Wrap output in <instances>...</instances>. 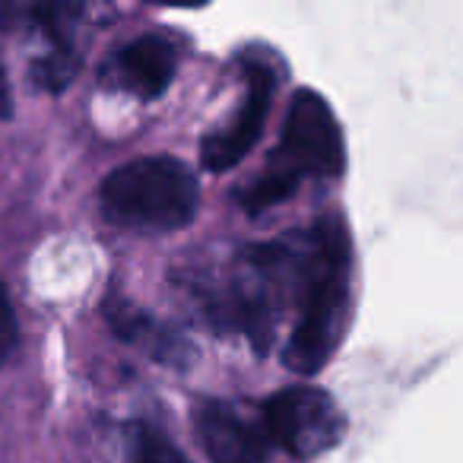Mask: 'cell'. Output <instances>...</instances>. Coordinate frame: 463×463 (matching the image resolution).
Segmentation results:
<instances>
[{"mask_svg":"<svg viewBox=\"0 0 463 463\" xmlns=\"http://www.w3.org/2000/svg\"><path fill=\"white\" fill-rule=\"evenodd\" d=\"M298 317L283 349V365L311 378L330 362L343 340L353 286V245L340 213H324L308 232V248L298 258Z\"/></svg>","mask_w":463,"mask_h":463,"instance_id":"1","label":"cell"},{"mask_svg":"<svg viewBox=\"0 0 463 463\" xmlns=\"http://www.w3.org/2000/svg\"><path fill=\"white\" fill-rule=\"evenodd\" d=\"M343 168H346V143L327 99L315 90H296L277 149L267 159L264 172L239 194V203L248 216H260L286 203L305 175L340 178Z\"/></svg>","mask_w":463,"mask_h":463,"instance_id":"2","label":"cell"},{"mask_svg":"<svg viewBox=\"0 0 463 463\" xmlns=\"http://www.w3.org/2000/svg\"><path fill=\"white\" fill-rule=\"evenodd\" d=\"M99 203L105 219L124 229L178 232L197 216L200 184L175 156H140L105 175Z\"/></svg>","mask_w":463,"mask_h":463,"instance_id":"3","label":"cell"},{"mask_svg":"<svg viewBox=\"0 0 463 463\" xmlns=\"http://www.w3.org/2000/svg\"><path fill=\"white\" fill-rule=\"evenodd\" d=\"M264 435L296 460L327 454L346 435V416L327 391L311 384H292L270 393L260 403Z\"/></svg>","mask_w":463,"mask_h":463,"instance_id":"4","label":"cell"},{"mask_svg":"<svg viewBox=\"0 0 463 463\" xmlns=\"http://www.w3.org/2000/svg\"><path fill=\"white\" fill-rule=\"evenodd\" d=\"M245 102L232 115L225 130L210 134L200 143V165L213 175H222L239 165L264 134L273 92H277V73L267 67L264 58L245 61Z\"/></svg>","mask_w":463,"mask_h":463,"instance_id":"5","label":"cell"},{"mask_svg":"<svg viewBox=\"0 0 463 463\" xmlns=\"http://www.w3.org/2000/svg\"><path fill=\"white\" fill-rule=\"evenodd\" d=\"M102 317L118 340L140 349L146 359L159 362V365L184 372V368H191L197 362V346L181 330H175L162 317L149 315L146 308L124 298L121 292H105Z\"/></svg>","mask_w":463,"mask_h":463,"instance_id":"6","label":"cell"},{"mask_svg":"<svg viewBox=\"0 0 463 463\" xmlns=\"http://www.w3.org/2000/svg\"><path fill=\"white\" fill-rule=\"evenodd\" d=\"M194 429L210 463H267L264 431L222 400H200L194 410Z\"/></svg>","mask_w":463,"mask_h":463,"instance_id":"7","label":"cell"},{"mask_svg":"<svg viewBox=\"0 0 463 463\" xmlns=\"http://www.w3.org/2000/svg\"><path fill=\"white\" fill-rule=\"evenodd\" d=\"M121 77L140 99H159L172 86L175 71H178V54L162 35H140L128 42L118 58Z\"/></svg>","mask_w":463,"mask_h":463,"instance_id":"8","label":"cell"},{"mask_svg":"<svg viewBox=\"0 0 463 463\" xmlns=\"http://www.w3.org/2000/svg\"><path fill=\"white\" fill-rule=\"evenodd\" d=\"M128 463H191V457L165 438L159 429L153 425H137L130 431V444H128Z\"/></svg>","mask_w":463,"mask_h":463,"instance_id":"9","label":"cell"},{"mask_svg":"<svg viewBox=\"0 0 463 463\" xmlns=\"http://www.w3.org/2000/svg\"><path fill=\"white\" fill-rule=\"evenodd\" d=\"M16 346H20V324H16V311L10 302V292L0 279V368L14 359Z\"/></svg>","mask_w":463,"mask_h":463,"instance_id":"10","label":"cell"},{"mask_svg":"<svg viewBox=\"0 0 463 463\" xmlns=\"http://www.w3.org/2000/svg\"><path fill=\"white\" fill-rule=\"evenodd\" d=\"M10 115H14V92H10L7 71L0 64V121H7Z\"/></svg>","mask_w":463,"mask_h":463,"instance_id":"11","label":"cell"}]
</instances>
